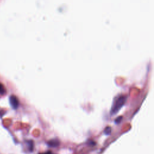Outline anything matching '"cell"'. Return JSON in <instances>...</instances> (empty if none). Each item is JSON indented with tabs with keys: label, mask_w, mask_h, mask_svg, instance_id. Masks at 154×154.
<instances>
[{
	"label": "cell",
	"mask_w": 154,
	"mask_h": 154,
	"mask_svg": "<svg viewBox=\"0 0 154 154\" xmlns=\"http://www.w3.org/2000/svg\"><path fill=\"white\" fill-rule=\"evenodd\" d=\"M122 118H123V117L122 116H119L118 117H117L116 119H115V123H117V124H119V123H121V121H122Z\"/></svg>",
	"instance_id": "52a82bcc"
},
{
	"label": "cell",
	"mask_w": 154,
	"mask_h": 154,
	"mask_svg": "<svg viewBox=\"0 0 154 154\" xmlns=\"http://www.w3.org/2000/svg\"><path fill=\"white\" fill-rule=\"evenodd\" d=\"M104 133L105 135H109L110 134V133H111V128L110 126H107L104 129Z\"/></svg>",
	"instance_id": "5b68a950"
},
{
	"label": "cell",
	"mask_w": 154,
	"mask_h": 154,
	"mask_svg": "<svg viewBox=\"0 0 154 154\" xmlns=\"http://www.w3.org/2000/svg\"><path fill=\"white\" fill-rule=\"evenodd\" d=\"M27 146H28V149L29 151L32 152L33 150V147H34V143L33 142L32 140H29L27 142Z\"/></svg>",
	"instance_id": "277c9868"
},
{
	"label": "cell",
	"mask_w": 154,
	"mask_h": 154,
	"mask_svg": "<svg viewBox=\"0 0 154 154\" xmlns=\"http://www.w3.org/2000/svg\"><path fill=\"white\" fill-rule=\"evenodd\" d=\"M60 145V142L57 139H52L48 142V145L51 147H57Z\"/></svg>",
	"instance_id": "3957f363"
},
{
	"label": "cell",
	"mask_w": 154,
	"mask_h": 154,
	"mask_svg": "<svg viewBox=\"0 0 154 154\" xmlns=\"http://www.w3.org/2000/svg\"><path fill=\"white\" fill-rule=\"evenodd\" d=\"M52 154V153L51 152H47L46 153H44V154Z\"/></svg>",
	"instance_id": "ba28073f"
},
{
	"label": "cell",
	"mask_w": 154,
	"mask_h": 154,
	"mask_svg": "<svg viewBox=\"0 0 154 154\" xmlns=\"http://www.w3.org/2000/svg\"><path fill=\"white\" fill-rule=\"evenodd\" d=\"M5 90L4 86H3L2 84H0V94H1V95H3V94L5 93Z\"/></svg>",
	"instance_id": "8992f818"
},
{
	"label": "cell",
	"mask_w": 154,
	"mask_h": 154,
	"mask_svg": "<svg viewBox=\"0 0 154 154\" xmlns=\"http://www.w3.org/2000/svg\"><path fill=\"white\" fill-rule=\"evenodd\" d=\"M10 104L12 107L13 109H17L19 107V102L17 97L15 95L10 96L9 99Z\"/></svg>",
	"instance_id": "7a4b0ae2"
},
{
	"label": "cell",
	"mask_w": 154,
	"mask_h": 154,
	"mask_svg": "<svg viewBox=\"0 0 154 154\" xmlns=\"http://www.w3.org/2000/svg\"><path fill=\"white\" fill-rule=\"evenodd\" d=\"M126 98L125 96H120L116 98L110 110V114L114 115L117 114L126 102Z\"/></svg>",
	"instance_id": "6da1fadb"
}]
</instances>
